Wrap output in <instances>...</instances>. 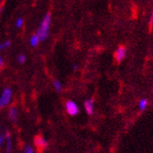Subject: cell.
I'll return each mask as SVG.
<instances>
[{"instance_id":"obj_3","label":"cell","mask_w":153,"mask_h":153,"mask_svg":"<svg viewBox=\"0 0 153 153\" xmlns=\"http://www.w3.org/2000/svg\"><path fill=\"white\" fill-rule=\"evenodd\" d=\"M35 146L36 147V149L39 153H42L48 147V143L44 139V137L42 135H36L35 137Z\"/></svg>"},{"instance_id":"obj_18","label":"cell","mask_w":153,"mask_h":153,"mask_svg":"<svg viewBox=\"0 0 153 153\" xmlns=\"http://www.w3.org/2000/svg\"><path fill=\"white\" fill-rule=\"evenodd\" d=\"M4 65V58L2 56H0V67H2Z\"/></svg>"},{"instance_id":"obj_20","label":"cell","mask_w":153,"mask_h":153,"mask_svg":"<svg viewBox=\"0 0 153 153\" xmlns=\"http://www.w3.org/2000/svg\"><path fill=\"white\" fill-rule=\"evenodd\" d=\"M76 68H78V65H73V69H74V70H76Z\"/></svg>"},{"instance_id":"obj_21","label":"cell","mask_w":153,"mask_h":153,"mask_svg":"<svg viewBox=\"0 0 153 153\" xmlns=\"http://www.w3.org/2000/svg\"><path fill=\"white\" fill-rule=\"evenodd\" d=\"M1 11H2V10H1V9H0V12H1Z\"/></svg>"},{"instance_id":"obj_4","label":"cell","mask_w":153,"mask_h":153,"mask_svg":"<svg viewBox=\"0 0 153 153\" xmlns=\"http://www.w3.org/2000/svg\"><path fill=\"white\" fill-rule=\"evenodd\" d=\"M65 109L70 116H76V115H78L79 112V108L78 105H76L74 101H71V100L66 102Z\"/></svg>"},{"instance_id":"obj_19","label":"cell","mask_w":153,"mask_h":153,"mask_svg":"<svg viewBox=\"0 0 153 153\" xmlns=\"http://www.w3.org/2000/svg\"><path fill=\"white\" fill-rule=\"evenodd\" d=\"M4 50V46H3V43H0V51Z\"/></svg>"},{"instance_id":"obj_8","label":"cell","mask_w":153,"mask_h":153,"mask_svg":"<svg viewBox=\"0 0 153 153\" xmlns=\"http://www.w3.org/2000/svg\"><path fill=\"white\" fill-rule=\"evenodd\" d=\"M39 42H40V39H39V37L37 36L36 34V35H33L31 36V38H30V45H31L32 47H36Z\"/></svg>"},{"instance_id":"obj_10","label":"cell","mask_w":153,"mask_h":153,"mask_svg":"<svg viewBox=\"0 0 153 153\" xmlns=\"http://www.w3.org/2000/svg\"><path fill=\"white\" fill-rule=\"evenodd\" d=\"M53 87H54V89L57 91H62V89H63L62 83H61L59 80H54V81H53Z\"/></svg>"},{"instance_id":"obj_1","label":"cell","mask_w":153,"mask_h":153,"mask_svg":"<svg viewBox=\"0 0 153 153\" xmlns=\"http://www.w3.org/2000/svg\"><path fill=\"white\" fill-rule=\"evenodd\" d=\"M51 22V15L50 12H48L45 15L43 20L41 21L39 26L36 30V35L39 37L40 41H44L48 38L50 35V27Z\"/></svg>"},{"instance_id":"obj_7","label":"cell","mask_w":153,"mask_h":153,"mask_svg":"<svg viewBox=\"0 0 153 153\" xmlns=\"http://www.w3.org/2000/svg\"><path fill=\"white\" fill-rule=\"evenodd\" d=\"M9 117L10 119L12 120V121H16L17 119H18V109L16 108H14V106H12V108L10 109V112H9Z\"/></svg>"},{"instance_id":"obj_12","label":"cell","mask_w":153,"mask_h":153,"mask_svg":"<svg viewBox=\"0 0 153 153\" xmlns=\"http://www.w3.org/2000/svg\"><path fill=\"white\" fill-rule=\"evenodd\" d=\"M7 153H10V149H11V139L10 135L7 136Z\"/></svg>"},{"instance_id":"obj_6","label":"cell","mask_w":153,"mask_h":153,"mask_svg":"<svg viewBox=\"0 0 153 153\" xmlns=\"http://www.w3.org/2000/svg\"><path fill=\"white\" fill-rule=\"evenodd\" d=\"M84 108H85V110L89 115H93V113H94V99H87V100L84 102Z\"/></svg>"},{"instance_id":"obj_2","label":"cell","mask_w":153,"mask_h":153,"mask_svg":"<svg viewBox=\"0 0 153 153\" xmlns=\"http://www.w3.org/2000/svg\"><path fill=\"white\" fill-rule=\"evenodd\" d=\"M12 98V90L10 88H6L2 91L1 95H0V108H5L6 105H7Z\"/></svg>"},{"instance_id":"obj_15","label":"cell","mask_w":153,"mask_h":153,"mask_svg":"<svg viewBox=\"0 0 153 153\" xmlns=\"http://www.w3.org/2000/svg\"><path fill=\"white\" fill-rule=\"evenodd\" d=\"M149 25L152 26L153 25V10L150 14V18H149Z\"/></svg>"},{"instance_id":"obj_17","label":"cell","mask_w":153,"mask_h":153,"mask_svg":"<svg viewBox=\"0 0 153 153\" xmlns=\"http://www.w3.org/2000/svg\"><path fill=\"white\" fill-rule=\"evenodd\" d=\"M4 138H5V135H3V134H0V147L2 146L3 141H4Z\"/></svg>"},{"instance_id":"obj_9","label":"cell","mask_w":153,"mask_h":153,"mask_svg":"<svg viewBox=\"0 0 153 153\" xmlns=\"http://www.w3.org/2000/svg\"><path fill=\"white\" fill-rule=\"evenodd\" d=\"M148 104H149V101L147 100V99H141V100L139 101V108H140V110H145L146 109V108H147V105H148Z\"/></svg>"},{"instance_id":"obj_14","label":"cell","mask_w":153,"mask_h":153,"mask_svg":"<svg viewBox=\"0 0 153 153\" xmlns=\"http://www.w3.org/2000/svg\"><path fill=\"white\" fill-rule=\"evenodd\" d=\"M11 45V41L10 40H6L5 42H3V46H4V49H7V48H10Z\"/></svg>"},{"instance_id":"obj_13","label":"cell","mask_w":153,"mask_h":153,"mask_svg":"<svg viewBox=\"0 0 153 153\" xmlns=\"http://www.w3.org/2000/svg\"><path fill=\"white\" fill-rule=\"evenodd\" d=\"M15 25H16L17 28H21L22 25H24V19H22V17L18 18L16 20V24H15Z\"/></svg>"},{"instance_id":"obj_16","label":"cell","mask_w":153,"mask_h":153,"mask_svg":"<svg viewBox=\"0 0 153 153\" xmlns=\"http://www.w3.org/2000/svg\"><path fill=\"white\" fill-rule=\"evenodd\" d=\"M25 153H34L33 149H31V147H26L25 149Z\"/></svg>"},{"instance_id":"obj_5","label":"cell","mask_w":153,"mask_h":153,"mask_svg":"<svg viewBox=\"0 0 153 153\" xmlns=\"http://www.w3.org/2000/svg\"><path fill=\"white\" fill-rule=\"evenodd\" d=\"M126 53H127V50L124 46H120V47L116 50V51H115L114 57L118 63H120L121 61L126 57Z\"/></svg>"},{"instance_id":"obj_11","label":"cell","mask_w":153,"mask_h":153,"mask_svg":"<svg viewBox=\"0 0 153 153\" xmlns=\"http://www.w3.org/2000/svg\"><path fill=\"white\" fill-rule=\"evenodd\" d=\"M25 61H26V56L25 54H19L17 56V62L21 65L22 64H25Z\"/></svg>"}]
</instances>
